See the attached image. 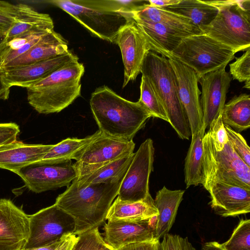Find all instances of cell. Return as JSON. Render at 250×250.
Wrapping results in <instances>:
<instances>
[{
	"mask_svg": "<svg viewBox=\"0 0 250 250\" xmlns=\"http://www.w3.org/2000/svg\"><path fill=\"white\" fill-rule=\"evenodd\" d=\"M89 103L99 130L104 135L115 139L132 140L152 117L139 100H127L106 85L92 93Z\"/></svg>",
	"mask_w": 250,
	"mask_h": 250,
	"instance_id": "obj_1",
	"label": "cell"
},
{
	"mask_svg": "<svg viewBox=\"0 0 250 250\" xmlns=\"http://www.w3.org/2000/svg\"><path fill=\"white\" fill-rule=\"evenodd\" d=\"M122 181L90 184L80 188L72 181L56 198L55 204L74 219V234L78 235L98 228L106 220Z\"/></svg>",
	"mask_w": 250,
	"mask_h": 250,
	"instance_id": "obj_2",
	"label": "cell"
},
{
	"mask_svg": "<svg viewBox=\"0 0 250 250\" xmlns=\"http://www.w3.org/2000/svg\"><path fill=\"white\" fill-rule=\"evenodd\" d=\"M83 64L69 62L26 88L29 104L38 113H58L71 104L81 92Z\"/></svg>",
	"mask_w": 250,
	"mask_h": 250,
	"instance_id": "obj_3",
	"label": "cell"
},
{
	"mask_svg": "<svg viewBox=\"0 0 250 250\" xmlns=\"http://www.w3.org/2000/svg\"><path fill=\"white\" fill-rule=\"evenodd\" d=\"M141 73L155 89L165 108L168 123L179 137L189 140L191 134L188 122L179 98L175 75L168 59L150 50L144 58Z\"/></svg>",
	"mask_w": 250,
	"mask_h": 250,
	"instance_id": "obj_4",
	"label": "cell"
},
{
	"mask_svg": "<svg viewBox=\"0 0 250 250\" xmlns=\"http://www.w3.org/2000/svg\"><path fill=\"white\" fill-rule=\"evenodd\" d=\"M218 9L211 22L200 29L236 53L250 47V0H206Z\"/></svg>",
	"mask_w": 250,
	"mask_h": 250,
	"instance_id": "obj_5",
	"label": "cell"
},
{
	"mask_svg": "<svg viewBox=\"0 0 250 250\" xmlns=\"http://www.w3.org/2000/svg\"><path fill=\"white\" fill-rule=\"evenodd\" d=\"M47 2L68 14L91 34L114 43L120 31L133 19L113 10L108 0H52Z\"/></svg>",
	"mask_w": 250,
	"mask_h": 250,
	"instance_id": "obj_6",
	"label": "cell"
},
{
	"mask_svg": "<svg viewBox=\"0 0 250 250\" xmlns=\"http://www.w3.org/2000/svg\"><path fill=\"white\" fill-rule=\"evenodd\" d=\"M203 163L201 185L204 188L220 183L250 189V167L234 151L229 141L222 150H215L208 132L203 139Z\"/></svg>",
	"mask_w": 250,
	"mask_h": 250,
	"instance_id": "obj_7",
	"label": "cell"
},
{
	"mask_svg": "<svg viewBox=\"0 0 250 250\" xmlns=\"http://www.w3.org/2000/svg\"><path fill=\"white\" fill-rule=\"evenodd\" d=\"M235 53L232 49L201 34L184 39L171 56L192 69L200 77L228 64L235 58Z\"/></svg>",
	"mask_w": 250,
	"mask_h": 250,
	"instance_id": "obj_8",
	"label": "cell"
},
{
	"mask_svg": "<svg viewBox=\"0 0 250 250\" xmlns=\"http://www.w3.org/2000/svg\"><path fill=\"white\" fill-rule=\"evenodd\" d=\"M75 229L74 219L54 204L29 215V234L24 249L51 245Z\"/></svg>",
	"mask_w": 250,
	"mask_h": 250,
	"instance_id": "obj_9",
	"label": "cell"
},
{
	"mask_svg": "<svg viewBox=\"0 0 250 250\" xmlns=\"http://www.w3.org/2000/svg\"><path fill=\"white\" fill-rule=\"evenodd\" d=\"M154 155L153 141L148 138L134 153L120 184L117 198L124 201L137 202L150 194L149 180L153 169Z\"/></svg>",
	"mask_w": 250,
	"mask_h": 250,
	"instance_id": "obj_10",
	"label": "cell"
},
{
	"mask_svg": "<svg viewBox=\"0 0 250 250\" xmlns=\"http://www.w3.org/2000/svg\"><path fill=\"white\" fill-rule=\"evenodd\" d=\"M16 174L30 190L37 193L68 187L77 177L71 160L54 162L40 161L21 168Z\"/></svg>",
	"mask_w": 250,
	"mask_h": 250,
	"instance_id": "obj_11",
	"label": "cell"
},
{
	"mask_svg": "<svg viewBox=\"0 0 250 250\" xmlns=\"http://www.w3.org/2000/svg\"><path fill=\"white\" fill-rule=\"evenodd\" d=\"M133 140L123 141L109 138L103 134L91 143L74 163L77 177L88 174L99 168L133 153Z\"/></svg>",
	"mask_w": 250,
	"mask_h": 250,
	"instance_id": "obj_12",
	"label": "cell"
},
{
	"mask_svg": "<svg viewBox=\"0 0 250 250\" xmlns=\"http://www.w3.org/2000/svg\"><path fill=\"white\" fill-rule=\"evenodd\" d=\"M167 59L175 75L179 98L188 122L191 136H193L204 128L199 77L194 70L172 56Z\"/></svg>",
	"mask_w": 250,
	"mask_h": 250,
	"instance_id": "obj_13",
	"label": "cell"
},
{
	"mask_svg": "<svg viewBox=\"0 0 250 250\" xmlns=\"http://www.w3.org/2000/svg\"><path fill=\"white\" fill-rule=\"evenodd\" d=\"M227 64L207 73L198 79L202 92L200 98L206 130L221 114L232 78L226 71Z\"/></svg>",
	"mask_w": 250,
	"mask_h": 250,
	"instance_id": "obj_14",
	"label": "cell"
},
{
	"mask_svg": "<svg viewBox=\"0 0 250 250\" xmlns=\"http://www.w3.org/2000/svg\"><path fill=\"white\" fill-rule=\"evenodd\" d=\"M115 43L121 50L124 68L123 88L136 79L146 53L151 50L145 37L133 20L124 27L116 37Z\"/></svg>",
	"mask_w": 250,
	"mask_h": 250,
	"instance_id": "obj_15",
	"label": "cell"
},
{
	"mask_svg": "<svg viewBox=\"0 0 250 250\" xmlns=\"http://www.w3.org/2000/svg\"><path fill=\"white\" fill-rule=\"evenodd\" d=\"M29 234V215L10 199H0V250H22Z\"/></svg>",
	"mask_w": 250,
	"mask_h": 250,
	"instance_id": "obj_16",
	"label": "cell"
},
{
	"mask_svg": "<svg viewBox=\"0 0 250 250\" xmlns=\"http://www.w3.org/2000/svg\"><path fill=\"white\" fill-rule=\"evenodd\" d=\"M75 60H79V58L69 50L46 60L0 71V77L9 88L16 86L27 88L62 65Z\"/></svg>",
	"mask_w": 250,
	"mask_h": 250,
	"instance_id": "obj_17",
	"label": "cell"
},
{
	"mask_svg": "<svg viewBox=\"0 0 250 250\" xmlns=\"http://www.w3.org/2000/svg\"><path fill=\"white\" fill-rule=\"evenodd\" d=\"M209 193L211 208L224 217H236L250 212V189L220 183L205 188Z\"/></svg>",
	"mask_w": 250,
	"mask_h": 250,
	"instance_id": "obj_18",
	"label": "cell"
},
{
	"mask_svg": "<svg viewBox=\"0 0 250 250\" xmlns=\"http://www.w3.org/2000/svg\"><path fill=\"white\" fill-rule=\"evenodd\" d=\"M155 218L141 222L108 221L104 226V241L115 250L131 244L153 241Z\"/></svg>",
	"mask_w": 250,
	"mask_h": 250,
	"instance_id": "obj_19",
	"label": "cell"
},
{
	"mask_svg": "<svg viewBox=\"0 0 250 250\" xmlns=\"http://www.w3.org/2000/svg\"><path fill=\"white\" fill-rule=\"evenodd\" d=\"M53 145L27 144L17 140L0 146V168L16 173L21 168L40 161Z\"/></svg>",
	"mask_w": 250,
	"mask_h": 250,
	"instance_id": "obj_20",
	"label": "cell"
},
{
	"mask_svg": "<svg viewBox=\"0 0 250 250\" xmlns=\"http://www.w3.org/2000/svg\"><path fill=\"white\" fill-rule=\"evenodd\" d=\"M134 20L148 42L151 51L167 58L184 39L193 35L161 23Z\"/></svg>",
	"mask_w": 250,
	"mask_h": 250,
	"instance_id": "obj_21",
	"label": "cell"
},
{
	"mask_svg": "<svg viewBox=\"0 0 250 250\" xmlns=\"http://www.w3.org/2000/svg\"><path fill=\"white\" fill-rule=\"evenodd\" d=\"M68 50L67 41L53 30L42 37L27 52L8 63L0 71L46 60Z\"/></svg>",
	"mask_w": 250,
	"mask_h": 250,
	"instance_id": "obj_22",
	"label": "cell"
},
{
	"mask_svg": "<svg viewBox=\"0 0 250 250\" xmlns=\"http://www.w3.org/2000/svg\"><path fill=\"white\" fill-rule=\"evenodd\" d=\"M184 193V190H170L165 186L157 192L154 202L159 214L154 222L155 239L160 240L168 233Z\"/></svg>",
	"mask_w": 250,
	"mask_h": 250,
	"instance_id": "obj_23",
	"label": "cell"
},
{
	"mask_svg": "<svg viewBox=\"0 0 250 250\" xmlns=\"http://www.w3.org/2000/svg\"><path fill=\"white\" fill-rule=\"evenodd\" d=\"M158 214L150 194L137 202L124 201L117 197L108 211L106 220L141 222L152 219Z\"/></svg>",
	"mask_w": 250,
	"mask_h": 250,
	"instance_id": "obj_24",
	"label": "cell"
},
{
	"mask_svg": "<svg viewBox=\"0 0 250 250\" xmlns=\"http://www.w3.org/2000/svg\"><path fill=\"white\" fill-rule=\"evenodd\" d=\"M17 5L16 21L5 35V42L26 33L54 30V22L49 14L39 12L26 4Z\"/></svg>",
	"mask_w": 250,
	"mask_h": 250,
	"instance_id": "obj_25",
	"label": "cell"
},
{
	"mask_svg": "<svg viewBox=\"0 0 250 250\" xmlns=\"http://www.w3.org/2000/svg\"><path fill=\"white\" fill-rule=\"evenodd\" d=\"M132 14L133 20L161 23L193 35L202 34L189 19L148 3L139 6Z\"/></svg>",
	"mask_w": 250,
	"mask_h": 250,
	"instance_id": "obj_26",
	"label": "cell"
},
{
	"mask_svg": "<svg viewBox=\"0 0 250 250\" xmlns=\"http://www.w3.org/2000/svg\"><path fill=\"white\" fill-rule=\"evenodd\" d=\"M134 155L133 153L116 160L88 174L76 178L73 181L80 188L90 184L108 183L123 180Z\"/></svg>",
	"mask_w": 250,
	"mask_h": 250,
	"instance_id": "obj_27",
	"label": "cell"
},
{
	"mask_svg": "<svg viewBox=\"0 0 250 250\" xmlns=\"http://www.w3.org/2000/svg\"><path fill=\"white\" fill-rule=\"evenodd\" d=\"M223 124L236 132L250 127V96L246 93L235 96L225 104L221 113Z\"/></svg>",
	"mask_w": 250,
	"mask_h": 250,
	"instance_id": "obj_28",
	"label": "cell"
},
{
	"mask_svg": "<svg viewBox=\"0 0 250 250\" xmlns=\"http://www.w3.org/2000/svg\"><path fill=\"white\" fill-rule=\"evenodd\" d=\"M162 8L189 19L199 29L209 24L218 12L206 0H180L178 3Z\"/></svg>",
	"mask_w": 250,
	"mask_h": 250,
	"instance_id": "obj_29",
	"label": "cell"
},
{
	"mask_svg": "<svg viewBox=\"0 0 250 250\" xmlns=\"http://www.w3.org/2000/svg\"><path fill=\"white\" fill-rule=\"evenodd\" d=\"M205 129L191 136V141L185 160L184 174L186 188L202 184L203 177V139Z\"/></svg>",
	"mask_w": 250,
	"mask_h": 250,
	"instance_id": "obj_30",
	"label": "cell"
},
{
	"mask_svg": "<svg viewBox=\"0 0 250 250\" xmlns=\"http://www.w3.org/2000/svg\"><path fill=\"white\" fill-rule=\"evenodd\" d=\"M99 130L84 138H67L52 147L41 161L54 162L74 159L76 160L83 150L102 135Z\"/></svg>",
	"mask_w": 250,
	"mask_h": 250,
	"instance_id": "obj_31",
	"label": "cell"
},
{
	"mask_svg": "<svg viewBox=\"0 0 250 250\" xmlns=\"http://www.w3.org/2000/svg\"><path fill=\"white\" fill-rule=\"evenodd\" d=\"M139 101L146 107L152 117L168 123L163 104L152 85L145 76L142 75Z\"/></svg>",
	"mask_w": 250,
	"mask_h": 250,
	"instance_id": "obj_32",
	"label": "cell"
},
{
	"mask_svg": "<svg viewBox=\"0 0 250 250\" xmlns=\"http://www.w3.org/2000/svg\"><path fill=\"white\" fill-rule=\"evenodd\" d=\"M221 244L225 250H250V220L241 219L229 239Z\"/></svg>",
	"mask_w": 250,
	"mask_h": 250,
	"instance_id": "obj_33",
	"label": "cell"
},
{
	"mask_svg": "<svg viewBox=\"0 0 250 250\" xmlns=\"http://www.w3.org/2000/svg\"><path fill=\"white\" fill-rule=\"evenodd\" d=\"M78 240L72 250H100L105 244L98 228L77 235Z\"/></svg>",
	"mask_w": 250,
	"mask_h": 250,
	"instance_id": "obj_34",
	"label": "cell"
},
{
	"mask_svg": "<svg viewBox=\"0 0 250 250\" xmlns=\"http://www.w3.org/2000/svg\"><path fill=\"white\" fill-rule=\"evenodd\" d=\"M235 61L229 64V74L239 82L250 83V47Z\"/></svg>",
	"mask_w": 250,
	"mask_h": 250,
	"instance_id": "obj_35",
	"label": "cell"
},
{
	"mask_svg": "<svg viewBox=\"0 0 250 250\" xmlns=\"http://www.w3.org/2000/svg\"><path fill=\"white\" fill-rule=\"evenodd\" d=\"M229 141L240 158L250 167V149L242 135L229 127L225 125Z\"/></svg>",
	"mask_w": 250,
	"mask_h": 250,
	"instance_id": "obj_36",
	"label": "cell"
},
{
	"mask_svg": "<svg viewBox=\"0 0 250 250\" xmlns=\"http://www.w3.org/2000/svg\"><path fill=\"white\" fill-rule=\"evenodd\" d=\"M17 14V4L0 0V33L6 34L15 23Z\"/></svg>",
	"mask_w": 250,
	"mask_h": 250,
	"instance_id": "obj_37",
	"label": "cell"
},
{
	"mask_svg": "<svg viewBox=\"0 0 250 250\" xmlns=\"http://www.w3.org/2000/svg\"><path fill=\"white\" fill-rule=\"evenodd\" d=\"M208 132L211 138L215 150L218 151L222 150L229 140L222 120L221 114L211 123Z\"/></svg>",
	"mask_w": 250,
	"mask_h": 250,
	"instance_id": "obj_38",
	"label": "cell"
},
{
	"mask_svg": "<svg viewBox=\"0 0 250 250\" xmlns=\"http://www.w3.org/2000/svg\"><path fill=\"white\" fill-rule=\"evenodd\" d=\"M159 250H196L188 237L167 234L160 242Z\"/></svg>",
	"mask_w": 250,
	"mask_h": 250,
	"instance_id": "obj_39",
	"label": "cell"
},
{
	"mask_svg": "<svg viewBox=\"0 0 250 250\" xmlns=\"http://www.w3.org/2000/svg\"><path fill=\"white\" fill-rule=\"evenodd\" d=\"M20 132V127L15 123H0V146L17 140Z\"/></svg>",
	"mask_w": 250,
	"mask_h": 250,
	"instance_id": "obj_40",
	"label": "cell"
},
{
	"mask_svg": "<svg viewBox=\"0 0 250 250\" xmlns=\"http://www.w3.org/2000/svg\"><path fill=\"white\" fill-rule=\"evenodd\" d=\"M108 2L110 7L113 10L124 13L132 17V12H134L138 7L146 3L147 1L108 0Z\"/></svg>",
	"mask_w": 250,
	"mask_h": 250,
	"instance_id": "obj_41",
	"label": "cell"
},
{
	"mask_svg": "<svg viewBox=\"0 0 250 250\" xmlns=\"http://www.w3.org/2000/svg\"><path fill=\"white\" fill-rule=\"evenodd\" d=\"M160 241L155 239L150 242L131 244L118 250H159Z\"/></svg>",
	"mask_w": 250,
	"mask_h": 250,
	"instance_id": "obj_42",
	"label": "cell"
},
{
	"mask_svg": "<svg viewBox=\"0 0 250 250\" xmlns=\"http://www.w3.org/2000/svg\"><path fill=\"white\" fill-rule=\"evenodd\" d=\"M78 240V236L74 233L66 235L62 238L55 250H72Z\"/></svg>",
	"mask_w": 250,
	"mask_h": 250,
	"instance_id": "obj_43",
	"label": "cell"
},
{
	"mask_svg": "<svg viewBox=\"0 0 250 250\" xmlns=\"http://www.w3.org/2000/svg\"><path fill=\"white\" fill-rule=\"evenodd\" d=\"M180 0H149V5L153 7H163L178 3Z\"/></svg>",
	"mask_w": 250,
	"mask_h": 250,
	"instance_id": "obj_44",
	"label": "cell"
},
{
	"mask_svg": "<svg viewBox=\"0 0 250 250\" xmlns=\"http://www.w3.org/2000/svg\"><path fill=\"white\" fill-rule=\"evenodd\" d=\"M203 250H225L221 244L216 241L207 242L203 245Z\"/></svg>",
	"mask_w": 250,
	"mask_h": 250,
	"instance_id": "obj_45",
	"label": "cell"
},
{
	"mask_svg": "<svg viewBox=\"0 0 250 250\" xmlns=\"http://www.w3.org/2000/svg\"><path fill=\"white\" fill-rule=\"evenodd\" d=\"M10 89L5 85L0 77V100H7L9 96Z\"/></svg>",
	"mask_w": 250,
	"mask_h": 250,
	"instance_id": "obj_46",
	"label": "cell"
},
{
	"mask_svg": "<svg viewBox=\"0 0 250 250\" xmlns=\"http://www.w3.org/2000/svg\"><path fill=\"white\" fill-rule=\"evenodd\" d=\"M62 238L60 240L57 241L51 245H48L46 246L38 247V248H31V249H23L22 250H55V249L57 248V247L59 246V245L61 243Z\"/></svg>",
	"mask_w": 250,
	"mask_h": 250,
	"instance_id": "obj_47",
	"label": "cell"
},
{
	"mask_svg": "<svg viewBox=\"0 0 250 250\" xmlns=\"http://www.w3.org/2000/svg\"><path fill=\"white\" fill-rule=\"evenodd\" d=\"M5 43V36H0V51L3 48Z\"/></svg>",
	"mask_w": 250,
	"mask_h": 250,
	"instance_id": "obj_48",
	"label": "cell"
},
{
	"mask_svg": "<svg viewBox=\"0 0 250 250\" xmlns=\"http://www.w3.org/2000/svg\"><path fill=\"white\" fill-rule=\"evenodd\" d=\"M100 250H115L113 248H112L111 246L105 244L102 247Z\"/></svg>",
	"mask_w": 250,
	"mask_h": 250,
	"instance_id": "obj_49",
	"label": "cell"
},
{
	"mask_svg": "<svg viewBox=\"0 0 250 250\" xmlns=\"http://www.w3.org/2000/svg\"><path fill=\"white\" fill-rule=\"evenodd\" d=\"M5 36V35L3 33H0V36Z\"/></svg>",
	"mask_w": 250,
	"mask_h": 250,
	"instance_id": "obj_50",
	"label": "cell"
}]
</instances>
